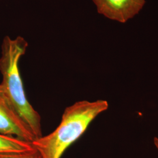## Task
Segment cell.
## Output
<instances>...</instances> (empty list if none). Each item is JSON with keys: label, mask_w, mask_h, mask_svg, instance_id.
Masks as SVG:
<instances>
[{"label": "cell", "mask_w": 158, "mask_h": 158, "mask_svg": "<svg viewBox=\"0 0 158 158\" xmlns=\"http://www.w3.org/2000/svg\"><path fill=\"white\" fill-rule=\"evenodd\" d=\"M32 149V143L15 136L0 134V154L23 152Z\"/></svg>", "instance_id": "cell-5"}, {"label": "cell", "mask_w": 158, "mask_h": 158, "mask_svg": "<svg viewBox=\"0 0 158 158\" xmlns=\"http://www.w3.org/2000/svg\"><path fill=\"white\" fill-rule=\"evenodd\" d=\"M109 107L107 101L81 100L66 108L60 123L52 132L32 142L42 158H61L65 151L83 135L89 126Z\"/></svg>", "instance_id": "cell-2"}, {"label": "cell", "mask_w": 158, "mask_h": 158, "mask_svg": "<svg viewBox=\"0 0 158 158\" xmlns=\"http://www.w3.org/2000/svg\"><path fill=\"white\" fill-rule=\"evenodd\" d=\"M153 143L155 147L158 149V137H155L153 139Z\"/></svg>", "instance_id": "cell-7"}, {"label": "cell", "mask_w": 158, "mask_h": 158, "mask_svg": "<svg viewBox=\"0 0 158 158\" xmlns=\"http://www.w3.org/2000/svg\"><path fill=\"white\" fill-rule=\"evenodd\" d=\"M28 44L22 36L12 39L6 36L2 40L0 56V88L8 100L21 116L35 136H42L41 117L28 102L19 72V62Z\"/></svg>", "instance_id": "cell-1"}, {"label": "cell", "mask_w": 158, "mask_h": 158, "mask_svg": "<svg viewBox=\"0 0 158 158\" xmlns=\"http://www.w3.org/2000/svg\"><path fill=\"white\" fill-rule=\"evenodd\" d=\"M0 134L32 143L36 138L0 88Z\"/></svg>", "instance_id": "cell-3"}, {"label": "cell", "mask_w": 158, "mask_h": 158, "mask_svg": "<svg viewBox=\"0 0 158 158\" xmlns=\"http://www.w3.org/2000/svg\"><path fill=\"white\" fill-rule=\"evenodd\" d=\"M98 12L108 19L124 23L142 10L145 0H93Z\"/></svg>", "instance_id": "cell-4"}, {"label": "cell", "mask_w": 158, "mask_h": 158, "mask_svg": "<svg viewBox=\"0 0 158 158\" xmlns=\"http://www.w3.org/2000/svg\"><path fill=\"white\" fill-rule=\"evenodd\" d=\"M0 158H42L40 153L34 149L26 152L0 154Z\"/></svg>", "instance_id": "cell-6"}]
</instances>
